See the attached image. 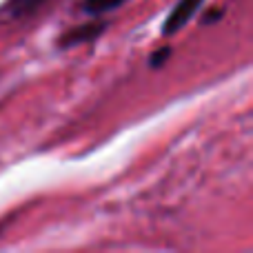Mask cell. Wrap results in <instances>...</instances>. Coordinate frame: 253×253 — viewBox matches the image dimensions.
<instances>
[{
  "instance_id": "cell-1",
  "label": "cell",
  "mask_w": 253,
  "mask_h": 253,
  "mask_svg": "<svg viewBox=\"0 0 253 253\" xmlns=\"http://www.w3.org/2000/svg\"><path fill=\"white\" fill-rule=\"evenodd\" d=\"M202 2H205V0H180V2L173 7V11L169 13V18L165 20L162 34L171 36V34H175V31H180L193 16H196V11L200 9Z\"/></svg>"
},
{
  "instance_id": "cell-2",
  "label": "cell",
  "mask_w": 253,
  "mask_h": 253,
  "mask_svg": "<svg viewBox=\"0 0 253 253\" xmlns=\"http://www.w3.org/2000/svg\"><path fill=\"white\" fill-rule=\"evenodd\" d=\"M105 22H87L83 27H76V29L67 31L65 36L60 38V47H74V44H83L89 42V40L98 38V36L105 31Z\"/></svg>"
},
{
  "instance_id": "cell-3",
  "label": "cell",
  "mask_w": 253,
  "mask_h": 253,
  "mask_svg": "<svg viewBox=\"0 0 253 253\" xmlns=\"http://www.w3.org/2000/svg\"><path fill=\"white\" fill-rule=\"evenodd\" d=\"M126 0H83V9L91 16H100V13H107L111 9H118Z\"/></svg>"
},
{
  "instance_id": "cell-4",
  "label": "cell",
  "mask_w": 253,
  "mask_h": 253,
  "mask_svg": "<svg viewBox=\"0 0 253 253\" xmlns=\"http://www.w3.org/2000/svg\"><path fill=\"white\" fill-rule=\"evenodd\" d=\"M40 2H42V0H11V2H9V9H11L16 16H20V13H27L29 9L38 7Z\"/></svg>"
},
{
  "instance_id": "cell-5",
  "label": "cell",
  "mask_w": 253,
  "mask_h": 253,
  "mask_svg": "<svg viewBox=\"0 0 253 253\" xmlns=\"http://www.w3.org/2000/svg\"><path fill=\"white\" fill-rule=\"evenodd\" d=\"M162 56H169V49H160V51L153 56V65H160V62H162Z\"/></svg>"
}]
</instances>
